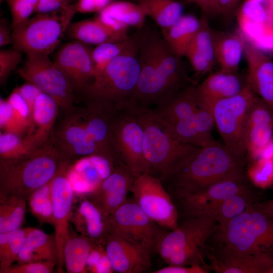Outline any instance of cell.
Segmentation results:
<instances>
[{
	"label": "cell",
	"mask_w": 273,
	"mask_h": 273,
	"mask_svg": "<svg viewBox=\"0 0 273 273\" xmlns=\"http://www.w3.org/2000/svg\"><path fill=\"white\" fill-rule=\"evenodd\" d=\"M246 176L256 186L266 188L273 184V160L259 158L249 167Z\"/></svg>",
	"instance_id": "obj_45"
},
{
	"label": "cell",
	"mask_w": 273,
	"mask_h": 273,
	"mask_svg": "<svg viewBox=\"0 0 273 273\" xmlns=\"http://www.w3.org/2000/svg\"><path fill=\"white\" fill-rule=\"evenodd\" d=\"M273 15L269 10L262 3L245 0L237 12V17L241 18L265 27L270 17Z\"/></svg>",
	"instance_id": "obj_46"
},
{
	"label": "cell",
	"mask_w": 273,
	"mask_h": 273,
	"mask_svg": "<svg viewBox=\"0 0 273 273\" xmlns=\"http://www.w3.org/2000/svg\"><path fill=\"white\" fill-rule=\"evenodd\" d=\"M52 180L34 192L28 201L31 212L40 221L53 224Z\"/></svg>",
	"instance_id": "obj_41"
},
{
	"label": "cell",
	"mask_w": 273,
	"mask_h": 273,
	"mask_svg": "<svg viewBox=\"0 0 273 273\" xmlns=\"http://www.w3.org/2000/svg\"><path fill=\"white\" fill-rule=\"evenodd\" d=\"M32 228H20L0 234V268L8 267L17 261L27 237Z\"/></svg>",
	"instance_id": "obj_39"
},
{
	"label": "cell",
	"mask_w": 273,
	"mask_h": 273,
	"mask_svg": "<svg viewBox=\"0 0 273 273\" xmlns=\"http://www.w3.org/2000/svg\"><path fill=\"white\" fill-rule=\"evenodd\" d=\"M195 86L175 94L153 110L178 141L202 147L205 143L195 130L194 124V116L198 107Z\"/></svg>",
	"instance_id": "obj_13"
},
{
	"label": "cell",
	"mask_w": 273,
	"mask_h": 273,
	"mask_svg": "<svg viewBox=\"0 0 273 273\" xmlns=\"http://www.w3.org/2000/svg\"><path fill=\"white\" fill-rule=\"evenodd\" d=\"M30 125L13 110L7 99L0 100L1 132L25 136L30 132Z\"/></svg>",
	"instance_id": "obj_42"
},
{
	"label": "cell",
	"mask_w": 273,
	"mask_h": 273,
	"mask_svg": "<svg viewBox=\"0 0 273 273\" xmlns=\"http://www.w3.org/2000/svg\"><path fill=\"white\" fill-rule=\"evenodd\" d=\"M96 242L78 234H72L67 240L63 249V260L68 273H86L87 260Z\"/></svg>",
	"instance_id": "obj_33"
},
{
	"label": "cell",
	"mask_w": 273,
	"mask_h": 273,
	"mask_svg": "<svg viewBox=\"0 0 273 273\" xmlns=\"http://www.w3.org/2000/svg\"><path fill=\"white\" fill-rule=\"evenodd\" d=\"M161 29L169 28L183 15V6L177 0H136Z\"/></svg>",
	"instance_id": "obj_34"
},
{
	"label": "cell",
	"mask_w": 273,
	"mask_h": 273,
	"mask_svg": "<svg viewBox=\"0 0 273 273\" xmlns=\"http://www.w3.org/2000/svg\"><path fill=\"white\" fill-rule=\"evenodd\" d=\"M258 205L264 211L273 214V199L262 203H257Z\"/></svg>",
	"instance_id": "obj_60"
},
{
	"label": "cell",
	"mask_w": 273,
	"mask_h": 273,
	"mask_svg": "<svg viewBox=\"0 0 273 273\" xmlns=\"http://www.w3.org/2000/svg\"><path fill=\"white\" fill-rule=\"evenodd\" d=\"M252 1H256V2H259V3H260L262 4V3H263L264 2H265L266 0H252Z\"/></svg>",
	"instance_id": "obj_62"
},
{
	"label": "cell",
	"mask_w": 273,
	"mask_h": 273,
	"mask_svg": "<svg viewBox=\"0 0 273 273\" xmlns=\"http://www.w3.org/2000/svg\"><path fill=\"white\" fill-rule=\"evenodd\" d=\"M135 1H136V0H135Z\"/></svg>",
	"instance_id": "obj_64"
},
{
	"label": "cell",
	"mask_w": 273,
	"mask_h": 273,
	"mask_svg": "<svg viewBox=\"0 0 273 273\" xmlns=\"http://www.w3.org/2000/svg\"><path fill=\"white\" fill-rule=\"evenodd\" d=\"M251 189L246 178L225 180L216 183L197 193L180 199L185 214L188 218L208 217L212 210L226 199Z\"/></svg>",
	"instance_id": "obj_20"
},
{
	"label": "cell",
	"mask_w": 273,
	"mask_h": 273,
	"mask_svg": "<svg viewBox=\"0 0 273 273\" xmlns=\"http://www.w3.org/2000/svg\"><path fill=\"white\" fill-rule=\"evenodd\" d=\"M245 159L233 154L218 142L199 147L168 178L178 199L197 193L220 181L247 178Z\"/></svg>",
	"instance_id": "obj_2"
},
{
	"label": "cell",
	"mask_w": 273,
	"mask_h": 273,
	"mask_svg": "<svg viewBox=\"0 0 273 273\" xmlns=\"http://www.w3.org/2000/svg\"><path fill=\"white\" fill-rule=\"evenodd\" d=\"M240 0H217L218 14L230 16L236 10Z\"/></svg>",
	"instance_id": "obj_56"
},
{
	"label": "cell",
	"mask_w": 273,
	"mask_h": 273,
	"mask_svg": "<svg viewBox=\"0 0 273 273\" xmlns=\"http://www.w3.org/2000/svg\"><path fill=\"white\" fill-rule=\"evenodd\" d=\"M256 95L246 87L239 94L220 99L211 106L215 124L224 145L233 154L245 159V133L248 113Z\"/></svg>",
	"instance_id": "obj_9"
},
{
	"label": "cell",
	"mask_w": 273,
	"mask_h": 273,
	"mask_svg": "<svg viewBox=\"0 0 273 273\" xmlns=\"http://www.w3.org/2000/svg\"><path fill=\"white\" fill-rule=\"evenodd\" d=\"M56 265V263L51 261L18 263L0 268V273H51Z\"/></svg>",
	"instance_id": "obj_49"
},
{
	"label": "cell",
	"mask_w": 273,
	"mask_h": 273,
	"mask_svg": "<svg viewBox=\"0 0 273 273\" xmlns=\"http://www.w3.org/2000/svg\"><path fill=\"white\" fill-rule=\"evenodd\" d=\"M130 191L142 211L159 226L173 230L178 226L177 208L159 178L142 173L135 177Z\"/></svg>",
	"instance_id": "obj_12"
},
{
	"label": "cell",
	"mask_w": 273,
	"mask_h": 273,
	"mask_svg": "<svg viewBox=\"0 0 273 273\" xmlns=\"http://www.w3.org/2000/svg\"><path fill=\"white\" fill-rule=\"evenodd\" d=\"M76 12L75 3L29 18L12 28L14 48L26 54L49 55L60 43L62 34Z\"/></svg>",
	"instance_id": "obj_8"
},
{
	"label": "cell",
	"mask_w": 273,
	"mask_h": 273,
	"mask_svg": "<svg viewBox=\"0 0 273 273\" xmlns=\"http://www.w3.org/2000/svg\"><path fill=\"white\" fill-rule=\"evenodd\" d=\"M17 74L26 82L53 97L64 113L73 110L75 90L64 73L50 60L49 55L29 53Z\"/></svg>",
	"instance_id": "obj_11"
},
{
	"label": "cell",
	"mask_w": 273,
	"mask_h": 273,
	"mask_svg": "<svg viewBox=\"0 0 273 273\" xmlns=\"http://www.w3.org/2000/svg\"><path fill=\"white\" fill-rule=\"evenodd\" d=\"M114 272L111 260L105 249L93 273H112Z\"/></svg>",
	"instance_id": "obj_57"
},
{
	"label": "cell",
	"mask_w": 273,
	"mask_h": 273,
	"mask_svg": "<svg viewBox=\"0 0 273 273\" xmlns=\"http://www.w3.org/2000/svg\"><path fill=\"white\" fill-rule=\"evenodd\" d=\"M217 226L216 221L209 217L188 218L176 229L164 233L156 249L168 265L199 264L209 270L204 255H206V242Z\"/></svg>",
	"instance_id": "obj_7"
},
{
	"label": "cell",
	"mask_w": 273,
	"mask_h": 273,
	"mask_svg": "<svg viewBox=\"0 0 273 273\" xmlns=\"http://www.w3.org/2000/svg\"><path fill=\"white\" fill-rule=\"evenodd\" d=\"M17 88L22 98L27 103L32 116L36 99L42 92L34 84L27 82Z\"/></svg>",
	"instance_id": "obj_52"
},
{
	"label": "cell",
	"mask_w": 273,
	"mask_h": 273,
	"mask_svg": "<svg viewBox=\"0 0 273 273\" xmlns=\"http://www.w3.org/2000/svg\"><path fill=\"white\" fill-rule=\"evenodd\" d=\"M100 12L129 28L140 30L143 28L147 16L140 4L125 1L112 2Z\"/></svg>",
	"instance_id": "obj_37"
},
{
	"label": "cell",
	"mask_w": 273,
	"mask_h": 273,
	"mask_svg": "<svg viewBox=\"0 0 273 273\" xmlns=\"http://www.w3.org/2000/svg\"><path fill=\"white\" fill-rule=\"evenodd\" d=\"M63 159L71 164L86 156L99 155L97 147L85 125L82 108L64 113L50 138Z\"/></svg>",
	"instance_id": "obj_14"
},
{
	"label": "cell",
	"mask_w": 273,
	"mask_h": 273,
	"mask_svg": "<svg viewBox=\"0 0 273 273\" xmlns=\"http://www.w3.org/2000/svg\"><path fill=\"white\" fill-rule=\"evenodd\" d=\"M69 163H66L52 181L53 225L58 253L59 272L64 264L63 249L71 235L69 222L72 216L75 192L68 176Z\"/></svg>",
	"instance_id": "obj_16"
},
{
	"label": "cell",
	"mask_w": 273,
	"mask_h": 273,
	"mask_svg": "<svg viewBox=\"0 0 273 273\" xmlns=\"http://www.w3.org/2000/svg\"><path fill=\"white\" fill-rule=\"evenodd\" d=\"M270 34L272 38H273V26L271 28L270 30Z\"/></svg>",
	"instance_id": "obj_61"
},
{
	"label": "cell",
	"mask_w": 273,
	"mask_h": 273,
	"mask_svg": "<svg viewBox=\"0 0 273 273\" xmlns=\"http://www.w3.org/2000/svg\"><path fill=\"white\" fill-rule=\"evenodd\" d=\"M13 42L12 33L6 24L1 21L0 25V46L4 47Z\"/></svg>",
	"instance_id": "obj_58"
},
{
	"label": "cell",
	"mask_w": 273,
	"mask_h": 273,
	"mask_svg": "<svg viewBox=\"0 0 273 273\" xmlns=\"http://www.w3.org/2000/svg\"><path fill=\"white\" fill-rule=\"evenodd\" d=\"M26 201L16 196L0 198V234L21 228L26 212Z\"/></svg>",
	"instance_id": "obj_38"
},
{
	"label": "cell",
	"mask_w": 273,
	"mask_h": 273,
	"mask_svg": "<svg viewBox=\"0 0 273 273\" xmlns=\"http://www.w3.org/2000/svg\"><path fill=\"white\" fill-rule=\"evenodd\" d=\"M134 35L125 40L108 42L97 45L92 52L96 76L112 60L123 53L133 42Z\"/></svg>",
	"instance_id": "obj_40"
},
{
	"label": "cell",
	"mask_w": 273,
	"mask_h": 273,
	"mask_svg": "<svg viewBox=\"0 0 273 273\" xmlns=\"http://www.w3.org/2000/svg\"><path fill=\"white\" fill-rule=\"evenodd\" d=\"M11 9L14 28L30 18L36 12L39 0H8Z\"/></svg>",
	"instance_id": "obj_47"
},
{
	"label": "cell",
	"mask_w": 273,
	"mask_h": 273,
	"mask_svg": "<svg viewBox=\"0 0 273 273\" xmlns=\"http://www.w3.org/2000/svg\"><path fill=\"white\" fill-rule=\"evenodd\" d=\"M247 84L273 109V60L253 43L245 41Z\"/></svg>",
	"instance_id": "obj_23"
},
{
	"label": "cell",
	"mask_w": 273,
	"mask_h": 273,
	"mask_svg": "<svg viewBox=\"0 0 273 273\" xmlns=\"http://www.w3.org/2000/svg\"><path fill=\"white\" fill-rule=\"evenodd\" d=\"M43 145L33 134L21 136L1 132L0 159L23 157L34 152Z\"/></svg>",
	"instance_id": "obj_36"
},
{
	"label": "cell",
	"mask_w": 273,
	"mask_h": 273,
	"mask_svg": "<svg viewBox=\"0 0 273 273\" xmlns=\"http://www.w3.org/2000/svg\"><path fill=\"white\" fill-rule=\"evenodd\" d=\"M161 34L148 29L138 34L140 75L132 100L135 107H156L175 94L197 85L188 76L181 57Z\"/></svg>",
	"instance_id": "obj_1"
},
{
	"label": "cell",
	"mask_w": 273,
	"mask_h": 273,
	"mask_svg": "<svg viewBox=\"0 0 273 273\" xmlns=\"http://www.w3.org/2000/svg\"><path fill=\"white\" fill-rule=\"evenodd\" d=\"M259 158L273 160V139L264 147Z\"/></svg>",
	"instance_id": "obj_59"
},
{
	"label": "cell",
	"mask_w": 273,
	"mask_h": 273,
	"mask_svg": "<svg viewBox=\"0 0 273 273\" xmlns=\"http://www.w3.org/2000/svg\"><path fill=\"white\" fill-rule=\"evenodd\" d=\"M82 111L85 125L97 147L99 155L115 165L121 163L114 150L111 140V122L114 114L87 107L82 108Z\"/></svg>",
	"instance_id": "obj_26"
},
{
	"label": "cell",
	"mask_w": 273,
	"mask_h": 273,
	"mask_svg": "<svg viewBox=\"0 0 273 273\" xmlns=\"http://www.w3.org/2000/svg\"><path fill=\"white\" fill-rule=\"evenodd\" d=\"M200 20L191 14L183 15L174 25L161 29V35L179 56H185L200 27Z\"/></svg>",
	"instance_id": "obj_32"
},
{
	"label": "cell",
	"mask_w": 273,
	"mask_h": 273,
	"mask_svg": "<svg viewBox=\"0 0 273 273\" xmlns=\"http://www.w3.org/2000/svg\"><path fill=\"white\" fill-rule=\"evenodd\" d=\"M66 163L50 139L30 154L0 159V198L16 196L28 200L34 192L50 182Z\"/></svg>",
	"instance_id": "obj_4"
},
{
	"label": "cell",
	"mask_w": 273,
	"mask_h": 273,
	"mask_svg": "<svg viewBox=\"0 0 273 273\" xmlns=\"http://www.w3.org/2000/svg\"><path fill=\"white\" fill-rule=\"evenodd\" d=\"M111 135L114 150L134 177L149 173L143 151V131L135 107L129 106L112 116Z\"/></svg>",
	"instance_id": "obj_10"
},
{
	"label": "cell",
	"mask_w": 273,
	"mask_h": 273,
	"mask_svg": "<svg viewBox=\"0 0 273 273\" xmlns=\"http://www.w3.org/2000/svg\"><path fill=\"white\" fill-rule=\"evenodd\" d=\"M216 61L220 71L238 73L245 40L241 36L211 29Z\"/></svg>",
	"instance_id": "obj_28"
},
{
	"label": "cell",
	"mask_w": 273,
	"mask_h": 273,
	"mask_svg": "<svg viewBox=\"0 0 273 273\" xmlns=\"http://www.w3.org/2000/svg\"><path fill=\"white\" fill-rule=\"evenodd\" d=\"M210 271L216 273H269L273 258L262 255L239 253L221 246L207 247Z\"/></svg>",
	"instance_id": "obj_21"
},
{
	"label": "cell",
	"mask_w": 273,
	"mask_h": 273,
	"mask_svg": "<svg viewBox=\"0 0 273 273\" xmlns=\"http://www.w3.org/2000/svg\"><path fill=\"white\" fill-rule=\"evenodd\" d=\"M102 244L114 272L141 273L151 265L153 249L146 243L130 241L109 231Z\"/></svg>",
	"instance_id": "obj_18"
},
{
	"label": "cell",
	"mask_w": 273,
	"mask_h": 273,
	"mask_svg": "<svg viewBox=\"0 0 273 273\" xmlns=\"http://www.w3.org/2000/svg\"><path fill=\"white\" fill-rule=\"evenodd\" d=\"M109 231L135 243L157 249L164 234L133 201L127 200L108 218Z\"/></svg>",
	"instance_id": "obj_15"
},
{
	"label": "cell",
	"mask_w": 273,
	"mask_h": 273,
	"mask_svg": "<svg viewBox=\"0 0 273 273\" xmlns=\"http://www.w3.org/2000/svg\"><path fill=\"white\" fill-rule=\"evenodd\" d=\"M210 270L199 264L189 266L169 265L154 271V273H207Z\"/></svg>",
	"instance_id": "obj_54"
},
{
	"label": "cell",
	"mask_w": 273,
	"mask_h": 273,
	"mask_svg": "<svg viewBox=\"0 0 273 273\" xmlns=\"http://www.w3.org/2000/svg\"><path fill=\"white\" fill-rule=\"evenodd\" d=\"M68 1V0H39L35 12L44 13L56 11L69 4Z\"/></svg>",
	"instance_id": "obj_55"
},
{
	"label": "cell",
	"mask_w": 273,
	"mask_h": 273,
	"mask_svg": "<svg viewBox=\"0 0 273 273\" xmlns=\"http://www.w3.org/2000/svg\"><path fill=\"white\" fill-rule=\"evenodd\" d=\"M22 52L14 49L0 51V83L4 85L22 60Z\"/></svg>",
	"instance_id": "obj_48"
},
{
	"label": "cell",
	"mask_w": 273,
	"mask_h": 273,
	"mask_svg": "<svg viewBox=\"0 0 273 273\" xmlns=\"http://www.w3.org/2000/svg\"><path fill=\"white\" fill-rule=\"evenodd\" d=\"M258 202L253 190L234 195L223 201L209 214L219 226H222L243 213L249 206Z\"/></svg>",
	"instance_id": "obj_35"
},
{
	"label": "cell",
	"mask_w": 273,
	"mask_h": 273,
	"mask_svg": "<svg viewBox=\"0 0 273 273\" xmlns=\"http://www.w3.org/2000/svg\"><path fill=\"white\" fill-rule=\"evenodd\" d=\"M66 30L68 34L75 40L96 46L108 42L123 41L130 37L114 33L95 17L70 23Z\"/></svg>",
	"instance_id": "obj_31"
},
{
	"label": "cell",
	"mask_w": 273,
	"mask_h": 273,
	"mask_svg": "<svg viewBox=\"0 0 273 273\" xmlns=\"http://www.w3.org/2000/svg\"><path fill=\"white\" fill-rule=\"evenodd\" d=\"M269 273H273V266L269 270Z\"/></svg>",
	"instance_id": "obj_63"
},
{
	"label": "cell",
	"mask_w": 273,
	"mask_h": 273,
	"mask_svg": "<svg viewBox=\"0 0 273 273\" xmlns=\"http://www.w3.org/2000/svg\"><path fill=\"white\" fill-rule=\"evenodd\" d=\"M196 98L198 107L194 116L195 130L206 146L214 144L217 142L214 139L212 133L213 128L215 126L212 109L197 96Z\"/></svg>",
	"instance_id": "obj_43"
},
{
	"label": "cell",
	"mask_w": 273,
	"mask_h": 273,
	"mask_svg": "<svg viewBox=\"0 0 273 273\" xmlns=\"http://www.w3.org/2000/svg\"><path fill=\"white\" fill-rule=\"evenodd\" d=\"M18 263L51 261L58 263L55 236L32 228L18 256Z\"/></svg>",
	"instance_id": "obj_29"
},
{
	"label": "cell",
	"mask_w": 273,
	"mask_h": 273,
	"mask_svg": "<svg viewBox=\"0 0 273 273\" xmlns=\"http://www.w3.org/2000/svg\"><path fill=\"white\" fill-rule=\"evenodd\" d=\"M185 56L189 60L197 79L200 78L210 72L213 68L192 44L188 48Z\"/></svg>",
	"instance_id": "obj_50"
},
{
	"label": "cell",
	"mask_w": 273,
	"mask_h": 273,
	"mask_svg": "<svg viewBox=\"0 0 273 273\" xmlns=\"http://www.w3.org/2000/svg\"><path fill=\"white\" fill-rule=\"evenodd\" d=\"M71 221L80 235L96 243H102L109 231L108 218L85 197L72 213Z\"/></svg>",
	"instance_id": "obj_27"
},
{
	"label": "cell",
	"mask_w": 273,
	"mask_h": 273,
	"mask_svg": "<svg viewBox=\"0 0 273 273\" xmlns=\"http://www.w3.org/2000/svg\"><path fill=\"white\" fill-rule=\"evenodd\" d=\"M140 75L138 36L96 76L81 96L89 108L113 114L132 105Z\"/></svg>",
	"instance_id": "obj_3"
},
{
	"label": "cell",
	"mask_w": 273,
	"mask_h": 273,
	"mask_svg": "<svg viewBox=\"0 0 273 273\" xmlns=\"http://www.w3.org/2000/svg\"><path fill=\"white\" fill-rule=\"evenodd\" d=\"M14 111L25 122L28 123L33 133V123L29 108L22 98L17 88L14 89L7 98Z\"/></svg>",
	"instance_id": "obj_51"
},
{
	"label": "cell",
	"mask_w": 273,
	"mask_h": 273,
	"mask_svg": "<svg viewBox=\"0 0 273 273\" xmlns=\"http://www.w3.org/2000/svg\"><path fill=\"white\" fill-rule=\"evenodd\" d=\"M253 203L222 226L212 237L218 246L239 253L273 258V214Z\"/></svg>",
	"instance_id": "obj_6"
},
{
	"label": "cell",
	"mask_w": 273,
	"mask_h": 273,
	"mask_svg": "<svg viewBox=\"0 0 273 273\" xmlns=\"http://www.w3.org/2000/svg\"><path fill=\"white\" fill-rule=\"evenodd\" d=\"M247 85V75L245 77L238 73L219 71L196 85L195 92L197 97L211 107L217 101L239 94Z\"/></svg>",
	"instance_id": "obj_25"
},
{
	"label": "cell",
	"mask_w": 273,
	"mask_h": 273,
	"mask_svg": "<svg viewBox=\"0 0 273 273\" xmlns=\"http://www.w3.org/2000/svg\"><path fill=\"white\" fill-rule=\"evenodd\" d=\"M273 139V109L255 96L248 113L245 141L246 156L253 161L259 158L264 147Z\"/></svg>",
	"instance_id": "obj_22"
},
{
	"label": "cell",
	"mask_w": 273,
	"mask_h": 273,
	"mask_svg": "<svg viewBox=\"0 0 273 273\" xmlns=\"http://www.w3.org/2000/svg\"><path fill=\"white\" fill-rule=\"evenodd\" d=\"M92 50L88 44L75 40L61 47L53 61L81 96L96 77Z\"/></svg>",
	"instance_id": "obj_17"
},
{
	"label": "cell",
	"mask_w": 273,
	"mask_h": 273,
	"mask_svg": "<svg viewBox=\"0 0 273 273\" xmlns=\"http://www.w3.org/2000/svg\"><path fill=\"white\" fill-rule=\"evenodd\" d=\"M135 177L123 164L116 165L110 175L92 192L84 197L108 218L127 201V195Z\"/></svg>",
	"instance_id": "obj_19"
},
{
	"label": "cell",
	"mask_w": 273,
	"mask_h": 273,
	"mask_svg": "<svg viewBox=\"0 0 273 273\" xmlns=\"http://www.w3.org/2000/svg\"><path fill=\"white\" fill-rule=\"evenodd\" d=\"M116 165L98 155L82 158L71 163L68 176L75 194L84 196L107 178Z\"/></svg>",
	"instance_id": "obj_24"
},
{
	"label": "cell",
	"mask_w": 273,
	"mask_h": 273,
	"mask_svg": "<svg viewBox=\"0 0 273 273\" xmlns=\"http://www.w3.org/2000/svg\"><path fill=\"white\" fill-rule=\"evenodd\" d=\"M200 20V27L191 44L214 67L216 59L214 46L208 16L203 14Z\"/></svg>",
	"instance_id": "obj_44"
},
{
	"label": "cell",
	"mask_w": 273,
	"mask_h": 273,
	"mask_svg": "<svg viewBox=\"0 0 273 273\" xmlns=\"http://www.w3.org/2000/svg\"><path fill=\"white\" fill-rule=\"evenodd\" d=\"M113 0H78L77 11L82 13L99 12L112 3Z\"/></svg>",
	"instance_id": "obj_53"
},
{
	"label": "cell",
	"mask_w": 273,
	"mask_h": 273,
	"mask_svg": "<svg viewBox=\"0 0 273 273\" xmlns=\"http://www.w3.org/2000/svg\"><path fill=\"white\" fill-rule=\"evenodd\" d=\"M135 107L143 128V151L149 173L164 182L199 146L176 139L153 109Z\"/></svg>",
	"instance_id": "obj_5"
},
{
	"label": "cell",
	"mask_w": 273,
	"mask_h": 273,
	"mask_svg": "<svg viewBox=\"0 0 273 273\" xmlns=\"http://www.w3.org/2000/svg\"><path fill=\"white\" fill-rule=\"evenodd\" d=\"M59 108L56 101L46 93L42 92L36 99L32 115V134L42 144L50 140Z\"/></svg>",
	"instance_id": "obj_30"
}]
</instances>
